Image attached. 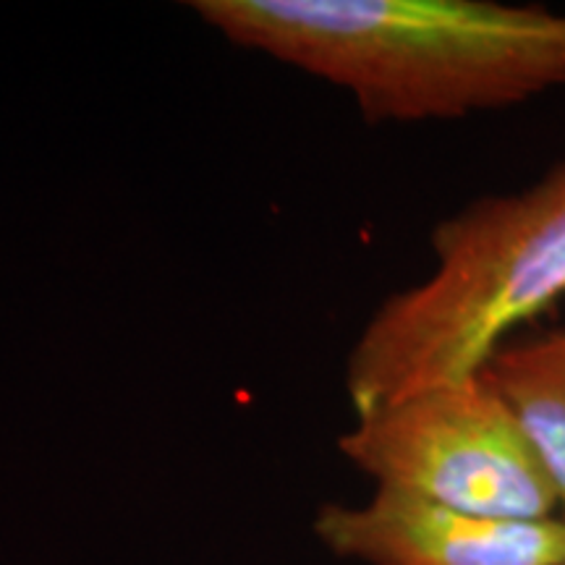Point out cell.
<instances>
[{"instance_id":"cell-5","label":"cell","mask_w":565,"mask_h":565,"mask_svg":"<svg viewBox=\"0 0 565 565\" xmlns=\"http://www.w3.org/2000/svg\"><path fill=\"white\" fill-rule=\"evenodd\" d=\"M482 372L519 416L565 521V328L500 345Z\"/></svg>"},{"instance_id":"cell-3","label":"cell","mask_w":565,"mask_h":565,"mask_svg":"<svg viewBox=\"0 0 565 565\" xmlns=\"http://www.w3.org/2000/svg\"><path fill=\"white\" fill-rule=\"evenodd\" d=\"M338 448L380 490L492 519H557L545 466L482 370L356 416Z\"/></svg>"},{"instance_id":"cell-1","label":"cell","mask_w":565,"mask_h":565,"mask_svg":"<svg viewBox=\"0 0 565 565\" xmlns=\"http://www.w3.org/2000/svg\"><path fill=\"white\" fill-rule=\"evenodd\" d=\"M236 45L351 92L370 121L498 110L565 84V13L492 0H196Z\"/></svg>"},{"instance_id":"cell-4","label":"cell","mask_w":565,"mask_h":565,"mask_svg":"<svg viewBox=\"0 0 565 565\" xmlns=\"http://www.w3.org/2000/svg\"><path fill=\"white\" fill-rule=\"evenodd\" d=\"M315 534L330 553L366 565H563L565 521L492 519L395 490L364 505H324Z\"/></svg>"},{"instance_id":"cell-6","label":"cell","mask_w":565,"mask_h":565,"mask_svg":"<svg viewBox=\"0 0 565 565\" xmlns=\"http://www.w3.org/2000/svg\"><path fill=\"white\" fill-rule=\"evenodd\" d=\"M563 565H565V563H563Z\"/></svg>"},{"instance_id":"cell-2","label":"cell","mask_w":565,"mask_h":565,"mask_svg":"<svg viewBox=\"0 0 565 565\" xmlns=\"http://www.w3.org/2000/svg\"><path fill=\"white\" fill-rule=\"evenodd\" d=\"M435 270L393 294L345 364L353 416L477 374L508 333L565 294V162L482 196L433 231Z\"/></svg>"}]
</instances>
